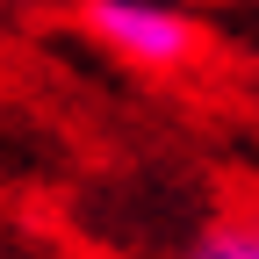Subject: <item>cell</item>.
I'll return each instance as SVG.
<instances>
[{"label":"cell","mask_w":259,"mask_h":259,"mask_svg":"<svg viewBox=\"0 0 259 259\" xmlns=\"http://www.w3.org/2000/svg\"><path fill=\"white\" fill-rule=\"evenodd\" d=\"M187 259H259V216H216L194 231Z\"/></svg>","instance_id":"2"},{"label":"cell","mask_w":259,"mask_h":259,"mask_svg":"<svg viewBox=\"0 0 259 259\" xmlns=\"http://www.w3.org/2000/svg\"><path fill=\"white\" fill-rule=\"evenodd\" d=\"M87 36L108 44L122 65L137 72H180V65L202 51V29H194L187 8L173 0H87Z\"/></svg>","instance_id":"1"}]
</instances>
